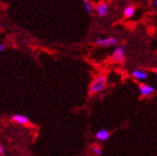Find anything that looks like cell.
Segmentation results:
<instances>
[{
  "label": "cell",
  "instance_id": "obj_1",
  "mask_svg": "<svg viewBox=\"0 0 157 156\" xmlns=\"http://www.w3.org/2000/svg\"><path fill=\"white\" fill-rule=\"evenodd\" d=\"M106 85V77L105 75H100L92 81L89 86V93L91 95L103 91Z\"/></svg>",
  "mask_w": 157,
  "mask_h": 156
},
{
  "label": "cell",
  "instance_id": "obj_2",
  "mask_svg": "<svg viewBox=\"0 0 157 156\" xmlns=\"http://www.w3.org/2000/svg\"><path fill=\"white\" fill-rule=\"evenodd\" d=\"M112 59L117 62V63H123L125 59V53H124V48L123 46H119L117 47L113 54H112Z\"/></svg>",
  "mask_w": 157,
  "mask_h": 156
},
{
  "label": "cell",
  "instance_id": "obj_3",
  "mask_svg": "<svg viewBox=\"0 0 157 156\" xmlns=\"http://www.w3.org/2000/svg\"><path fill=\"white\" fill-rule=\"evenodd\" d=\"M99 46H104V47H108V46H115L118 44V40L115 37H105V38H98L95 42Z\"/></svg>",
  "mask_w": 157,
  "mask_h": 156
},
{
  "label": "cell",
  "instance_id": "obj_4",
  "mask_svg": "<svg viewBox=\"0 0 157 156\" xmlns=\"http://www.w3.org/2000/svg\"><path fill=\"white\" fill-rule=\"evenodd\" d=\"M139 89H140V94L142 97L150 96V95L153 94L155 91V89L152 86H151V85H148V84H145V83L140 84Z\"/></svg>",
  "mask_w": 157,
  "mask_h": 156
},
{
  "label": "cell",
  "instance_id": "obj_5",
  "mask_svg": "<svg viewBox=\"0 0 157 156\" xmlns=\"http://www.w3.org/2000/svg\"><path fill=\"white\" fill-rule=\"evenodd\" d=\"M96 12L99 17H104L108 14V5L105 2H100L96 6Z\"/></svg>",
  "mask_w": 157,
  "mask_h": 156
},
{
  "label": "cell",
  "instance_id": "obj_6",
  "mask_svg": "<svg viewBox=\"0 0 157 156\" xmlns=\"http://www.w3.org/2000/svg\"><path fill=\"white\" fill-rule=\"evenodd\" d=\"M12 121L17 123V124H22V126H25V124H29V118L25 115H21V114H14L12 116Z\"/></svg>",
  "mask_w": 157,
  "mask_h": 156
},
{
  "label": "cell",
  "instance_id": "obj_7",
  "mask_svg": "<svg viewBox=\"0 0 157 156\" xmlns=\"http://www.w3.org/2000/svg\"><path fill=\"white\" fill-rule=\"evenodd\" d=\"M95 137L98 140H100V141H106V140H108L109 137H110V133H109V131L106 129H100L99 131H97Z\"/></svg>",
  "mask_w": 157,
  "mask_h": 156
},
{
  "label": "cell",
  "instance_id": "obj_8",
  "mask_svg": "<svg viewBox=\"0 0 157 156\" xmlns=\"http://www.w3.org/2000/svg\"><path fill=\"white\" fill-rule=\"evenodd\" d=\"M132 77L134 78L136 80H139V81H143V80H146L147 78V73L146 71H143V70H134V71L132 72Z\"/></svg>",
  "mask_w": 157,
  "mask_h": 156
},
{
  "label": "cell",
  "instance_id": "obj_9",
  "mask_svg": "<svg viewBox=\"0 0 157 156\" xmlns=\"http://www.w3.org/2000/svg\"><path fill=\"white\" fill-rule=\"evenodd\" d=\"M135 13V8L133 6H128L124 9V14L125 17H131L133 14Z\"/></svg>",
  "mask_w": 157,
  "mask_h": 156
},
{
  "label": "cell",
  "instance_id": "obj_10",
  "mask_svg": "<svg viewBox=\"0 0 157 156\" xmlns=\"http://www.w3.org/2000/svg\"><path fill=\"white\" fill-rule=\"evenodd\" d=\"M91 151L94 155H96V156H101V154H103V150H101V147L95 144V145H93L92 147H91Z\"/></svg>",
  "mask_w": 157,
  "mask_h": 156
},
{
  "label": "cell",
  "instance_id": "obj_11",
  "mask_svg": "<svg viewBox=\"0 0 157 156\" xmlns=\"http://www.w3.org/2000/svg\"><path fill=\"white\" fill-rule=\"evenodd\" d=\"M82 3H83V6H84L85 11L87 12L88 13H92V12H93V7H92V5L90 4L89 0H82Z\"/></svg>",
  "mask_w": 157,
  "mask_h": 156
},
{
  "label": "cell",
  "instance_id": "obj_12",
  "mask_svg": "<svg viewBox=\"0 0 157 156\" xmlns=\"http://www.w3.org/2000/svg\"><path fill=\"white\" fill-rule=\"evenodd\" d=\"M7 48V46L5 45V44H3V43H0V53L1 52H3L5 49Z\"/></svg>",
  "mask_w": 157,
  "mask_h": 156
},
{
  "label": "cell",
  "instance_id": "obj_13",
  "mask_svg": "<svg viewBox=\"0 0 157 156\" xmlns=\"http://www.w3.org/2000/svg\"><path fill=\"white\" fill-rule=\"evenodd\" d=\"M5 153V149H4V146L0 144V155H4Z\"/></svg>",
  "mask_w": 157,
  "mask_h": 156
},
{
  "label": "cell",
  "instance_id": "obj_14",
  "mask_svg": "<svg viewBox=\"0 0 157 156\" xmlns=\"http://www.w3.org/2000/svg\"><path fill=\"white\" fill-rule=\"evenodd\" d=\"M154 4H155V5L157 6V0H155V1H154Z\"/></svg>",
  "mask_w": 157,
  "mask_h": 156
},
{
  "label": "cell",
  "instance_id": "obj_15",
  "mask_svg": "<svg viewBox=\"0 0 157 156\" xmlns=\"http://www.w3.org/2000/svg\"><path fill=\"white\" fill-rule=\"evenodd\" d=\"M155 72H156V74H157V67L155 68Z\"/></svg>",
  "mask_w": 157,
  "mask_h": 156
}]
</instances>
